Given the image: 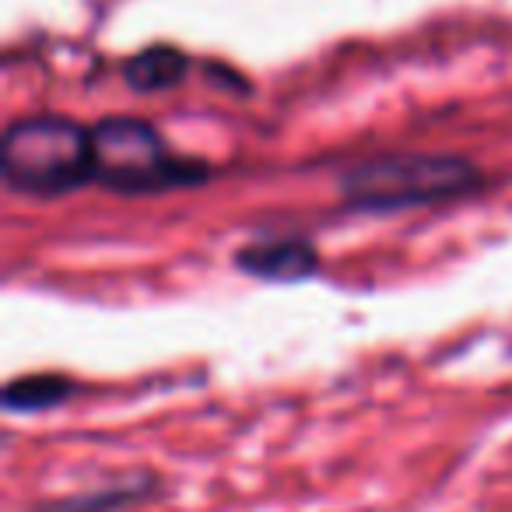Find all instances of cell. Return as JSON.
Returning a JSON list of instances; mask_svg holds the SVG:
<instances>
[{"instance_id":"obj_1","label":"cell","mask_w":512,"mask_h":512,"mask_svg":"<svg viewBox=\"0 0 512 512\" xmlns=\"http://www.w3.org/2000/svg\"><path fill=\"white\" fill-rule=\"evenodd\" d=\"M484 172L470 158L446 151H397L355 162L337 176L341 207L355 214H400L470 197Z\"/></svg>"},{"instance_id":"obj_2","label":"cell","mask_w":512,"mask_h":512,"mask_svg":"<svg viewBox=\"0 0 512 512\" xmlns=\"http://www.w3.org/2000/svg\"><path fill=\"white\" fill-rule=\"evenodd\" d=\"M0 176L18 197L57 200L95 183L92 127L71 116H22L0 137Z\"/></svg>"},{"instance_id":"obj_3","label":"cell","mask_w":512,"mask_h":512,"mask_svg":"<svg viewBox=\"0 0 512 512\" xmlns=\"http://www.w3.org/2000/svg\"><path fill=\"white\" fill-rule=\"evenodd\" d=\"M95 186L116 197H158L204 186L214 169L204 158L172 151L148 120L106 116L92 127Z\"/></svg>"},{"instance_id":"obj_4","label":"cell","mask_w":512,"mask_h":512,"mask_svg":"<svg viewBox=\"0 0 512 512\" xmlns=\"http://www.w3.org/2000/svg\"><path fill=\"white\" fill-rule=\"evenodd\" d=\"M232 264L246 278L267 281V285H295V281H309L313 274H320V253L302 235H271V239L239 246Z\"/></svg>"},{"instance_id":"obj_5","label":"cell","mask_w":512,"mask_h":512,"mask_svg":"<svg viewBox=\"0 0 512 512\" xmlns=\"http://www.w3.org/2000/svg\"><path fill=\"white\" fill-rule=\"evenodd\" d=\"M193 64L183 50L176 46L155 43L148 50L134 53V57L123 64V81H127L134 92L141 95H155V92H172L190 78Z\"/></svg>"},{"instance_id":"obj_6","label":"cell","mask_w":512,"mask_h":512,"mask_svg":"<svg viewBox=\"0 0 512 512\" xmlns=\"http://www.w3.org/2000/svg\"><path fill=\"white\" fill-rule=\"evenodd\" d=\"M78 393V383L60 372H32V376H18L4 386L0 400L8 414H43L53 407L67 404Z\"/></svg>"},{"instance_id":"obj_7","label":"cell","mask_w":512,"mask_h":512,"mask_svg":"<svg viewBox=\"0 0 512 512\" xmlns=\"http://www.w3.org/2000/svg\"><path fill=\"white\" fill-rule=\"evenodd\" d=\"M151 488H155L151 477H134V481H116V484H109V488L57 498V502L36 505V509H29V512H127L130 505L144 502V498L151 495Z\"/></svg>"}]
</instances>
